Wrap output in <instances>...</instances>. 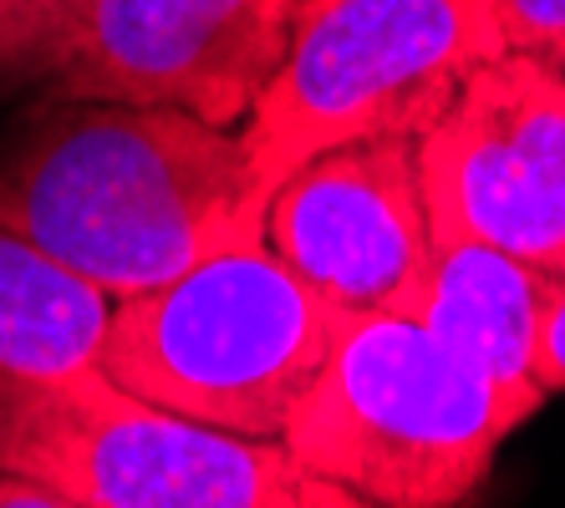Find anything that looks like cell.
Instances as JSON below:
<instances>
[{
  "mask_svg": "<svg viewBox=\"0 0 565 508\" xmlns=\"http://www.w3.org/2000/svg\"><path fill=\"white\" fill-rule=\"evenodd\" d=\"M265 245L342 311L413 315L434 264L418 138L316 153L265 204Z\"/></svg>",
  "mask_w": 565,
  "mask_h": 508,
  "instance_id": "obj_8",
  "label": "cell"
},
{
  "mask_svg": "<svg viewBox=\"0 0 565 508\" xmlns=\"http://www.w3.org/2000/svg\"><path fill=\"white\" fill-rule=\"evenodd\" d=\"M520 422L469 361L393 311L342 321L280 443L372 508H463Z\"/></svg>",
  "mask_w": 565,
  "mask_h": 508,
  "instance_id": "obj_3",
  "label": "cell"
},
{
  "mask_svg": "<svg viewBox=\"0 0 565 508\" xmlns=\"http://www.w3.org/2000/svg\"><path fill=\"white\" fill-rule=\"evenodd\" d=\"M500 52L494 0H296L286 62L239 128L260 194L316 153L428 132Z\"/></svg>",
  "mask_w": 565,
  "mask_h": 508,
  "instance_id": "obj_4",
  "label": "cell"
},
{
  "mask_svg": "<svg viewBox=\"0 0 565 508\" xmlns=\"http://www.w3.org/2000/svg\"><path fill=\"white\" fill-rule=\"evenodd\" d=\"M347 315L260 239L113 300L103 371L128 397L184 422L280 437Z\"/></svg>",
  "mask_w": 565,
  "mask_h": 508,
  "instance_id": "obj_2",
  "label": "cell"
},
{
  "mask_svg": "<svg viewBox=\"0 0 565 508\" xmlns=\"http://www.w3.org/2000/svg\"><path fill=\"white\" fill-rule=\"evenodd\" d=\"M41 483L82 508H372L280 437L184 422L113 381L82 402Z\"/></svg>",
  "mask_w": 565,
  "mask_h": 508,
  "instance_id": "obj_7",
  "label": "cell"
},
{
  "mask_svg": "<svg viewBox=\"0 0 565 508\" xmlns=\"http://www.w3.org/2000/svg\"><path fill=\"white\" fill-rule=\"evenodd\" d=\"M418 183L434 245H489L565 264V72L510 52L479 62L418 132Z\"/></svg>",
  "mask_w": 565,
  "mask_h": 508,
  "instance_id": "obj_5",
  "label": "cell"
},
{
  "mask_svg": "<svg viewBox=\"0 0 565 508\" xmlns=\"http://www.w3.org/2000/svg\"><path fill=\"white\" fill-rule=\"evenodd\" d=\"M296 0H93L66 41L56 97L173 107L239 132L286 62Z\"/></svg>",
  "mask_w": 565,
  "mask_h": 508,
  "instance_id": "obj_6",
  "label": "cell"
},
{
  "mask_svg": "<svg viewBox=\"0 0 565 508\" xmlns=\"http://www.w3.org/2000/svg\"><path fill=\"white\" fill-rule=\"evenodd\" d=\"M504 46L545 56L565 72V0H494Z\"/></svg>",
  "mask_w": 565,
  "mask_h": 508,
  "instance_id": "obj_12",
  "label": "cell"
},
{
  "mask_svg": "<svg viewBox=\"0 0 565 508\" xmlns=\"http://www.w3.org/2000/svg\"><path fill=\"white\" fill-rule=\"evenodd\" d=\"M535 381L545 397L565 391V264L551 270V295H545V321H540L535 346Z\"/></svg>",
  "mask_w": 565,
  "mask_h": 508,
  "instance_id": "obj_13",
  "label": "cell"
},
{
  "mask_svg": "<svg viewBox=\"0 0 565 508\" xmlns=\"http://www.w3.org/2000/svg\"><path fill=\"white\" fill-rule=\"evenodd\" d=\"M265 204L230 128L56 97L0 153V224L113 300L265 239Z\"/></svg>",
  "mask_w": 565,
  "mask_h": 508,
  "instance_id": "obj_1",
  "label": "cell"
},
{
  "mask_svg": "<svg viewBox=\"0 0 565 508\" xmlns=\"http://www.w3.org/2000/svg\"><path fill=\"white\" fill-rule=\"evenodd\" d=\"M113 295L0 224V478H46L82 402L107 381Z\"/></svg>",
  "mask_w": 565,
  "mask_h": 508,
  "instance_id": "obj_9",
  "label": "cell"
},
{
  "mask_svg": "<svg viewBox=\"0 0 565 508\" xmlns=\"http://www.w3.org/2000/svg\"><path fill=\"white\" fill-rule=\"evenodd\" d=\"M93 0H0V77H52Z\"/></svg>",
  "mask_w": 565,
  "mask_h": 508,
  "instance_id": "obj_11",
  "label": "cell"
},
{
  "mask_svg": "<svg viewBox=\"0 0 565 508\" xmlns=\"http://www.w3.org/2000/svg\"><path fill=\"white\" fill-rule=\"evenodd\" d=\"M0 508H82L72 494L36 478H0Z\"/></svg>",
  "mask_w": 565,
  "mask_h": 508,
  "instance_id": "obj_14",
  "label": "cell"
},
{
  "mask_svg": "<svg viewBox=\"0 0 565 508\" xmlns=\"http://www.w3.org/2000/svg\"><path fill=\"white\" fill-rule=\"evenodd\" d=\"M545 295H551L545 264L489 245H434L413 321H423L448 352L500 391L514 422H525L545 407V391L535 381Z\"/></svg>",
  "mask_w": 565,
  "mask_h": 508,
  "instance_id": "obj_10",
  "label": "cell"
}]
</instances>
